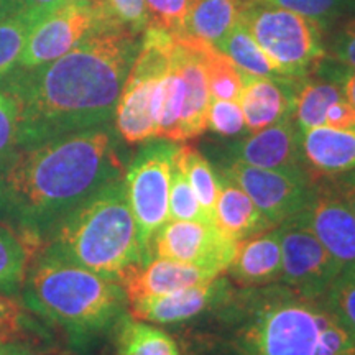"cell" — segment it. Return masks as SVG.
<instances>
[{
	"mask_svg": "<svg viewBox=\"0 0 355 355\" xmlns=\"http://www.w3.org/2000/svg\"><path fill=\"white\" fill-rule=\"evenodd\" d=\"M140 48L139 35L102 21L76 46L0 83L19 104V148L109 125Z\"/></svg>",
	"mask_w": 355,
	"mask_h": 355,
	"instance_id": "cell-1",
	"label": "cell"
},
{
	"mask_svg": "<svg viewBox=\"0 0 355 355\" xmlns=\"http://www.w3.org/2000/svg\"><path fill=\"white\" fill-rule=\"evenodd\" d=\"M183 355H355V340L322 298L283 283L232 286L178 326Z\"/></svg>",
	"mask_w": 355,
	"mask_h": 355,
	"instance_id": "cell-2",
	"label": "cell"
},
{
	"mask_svg": "<svg viewBox=\"0 0 355 355\" xmlns=\"http://www.w3.org/2000/svg\"><path fill=\"white\" fill-rule=\"evenodd\" d=\"M125 170L109 125L19 148L0 171V224L20 239L32 259L71 211L121 180Z\"/></svg>",
	"mask_w": 355,
	"mask_h": 355,
	"instance_id": "cell-3",
	"label": "cell"
},
{
	"mask_svg": "<svg viewBox=\"0 0 355 355\" xmlns=\"http://www.w3.org/2000/svg\"><path fill=\"white\" fill-rule=\"evenodd\" d=\"M19 298L30 313L63 336L69 350L81 354L114 331L127 313L121 283L43 248L28 261Z\"/></svg>",
	"mask_w": 355,
	"mask_h": 355,
	"instance_id": "cell-4",
	"label": "cell"
},
{
	"mask_svg": "<svg viewBox=\"0 0 355 355\" xmlns=\"http://www.w3.org/2000/svg\"><path fill=\"white\" fill-rule=\"evenodd\" d=\"M43 250L115 282L133 266L146 263L123 178L71 211Z\"/></svg>",
	"mask_w": 355,
	"mask_h": 355,
	"instance_id": "cell-5",
	"label": "cell"
},
{
	"mask_svg": "<svg viewBox=\"0 0 355 355\" xmlns=\"http://www.w3.org/2000/svg\"><path fill=\"white\" fill-rule=\"evenodd\" d=\"M242 24L266 56L286 78H306L326 60L322 25L261 0H252Z\"/></svg>",
	"mask_w": 355,
	"mask_h": 355,
	"instance_id": "cell-6",
	"label": "cell"
},
{
	"mask_svg": "<svg viewBox=\"0 0 355 355\" xmlns=\"http://www.w3.org/2000/svg\"><path fill=\"white\" fill-rule=\"evenodd\" d=\"M176 146V141L162 139L144 145L123 175L146 261H150V243L155 234L170 220L171 163Z\"/></svg>",
	"mask_w": 355,
	"mask_h": 355,
	"instance_id": "cell-7",
	"label": "cell"
},
{
	"mask_svg": "<svg viewBox=\"0 0 355 355\" xmlns=\"http://www.w3.org/2000/svg\"><path fill=\"white\" fill-rule=\"evenodd\" d=\"M237 248L239 242L222 234L214 224L168 220L150 243V260L159 257L198 266L214 275H225Z\"/></svg>",
	"mask_w": 355,
	"mask_h": 355,
	"instance_id": "cell-8",
	"label": "cell"
},
{
	"mask_svg": "<svg viewBox=\"0 0 355 355\" xmlns=\"http://www.w3.org/2000/svg\"><path fill=\"white\" fill-rule=\"evenodd\" d=\"M219 175L241 186L273 227L285 224L304 209L316 181L235 159H225Z\"/></svg>",
	"mask_w": 355,
	"mask_h": 355,
	"instance_id": "cell-9",
	"label": "cell"
},
{
	"mask_svg": "<svg viewBox=\"0 0 355 355\" xmlns=\"http://www.w3.org/2000/svg\"><path fill=\"white\" fill-rule=\"evenodd\" d=\"M105 20L110 21L91 0H69L38 21L15 69H35L51 63Z\"/></svg>",
	"mask_w": 355,
	"mask_h": 355,
	"instance_id": "cell-10",
	"label": "cell"
},
{
	"mask_svg": "<svg viewBox=\"0 0 355 355\" xmlns=\"http://www.w3.org/2000/svg\"><path fill=\"white\" fill-rule=\"evenodd\" d=\"M282 229V282L313 298H322L343 265L298 219H290Z\"/></svg>",
	"mask_w": 355,
	"mask_h": 355,
	"instance_id": "cell-11",
	"label": "cell"
},
{
	"mask_svg": "<svg viewBox=\"0 0 355 355\" xmlns=\"http://www.w3.org/2000/svg\"><path fill=\"white\" fill-rule=\"evenodd\" d=\"M340 265L355 263V216L326 178L314 181L304 209L295 216Z\"/></svg>",
	"mask_w": 355,
	"mask_h": 355,
	"instance_id": "cell-12",
	"label": "cell"
},
{
	"mask_svg": "<svg viewBox=\"0 0 355 355\" xmlns=\"http://www.w3.org/2000/svg\"><path fill=\"white\" fill-rule=\"evenodd\" d=\"M227 159L314 180L304 165L301 153V132L293 114L273 125L250 133L247 139L235 141L230 145Z\"/></svg>",
	"mask_w": 355,
	"mask_h": 355,
	"instance_id": "cell-13",
	"label": "cell"
},
{
	"mask_svg": "<svg viewBox=\"0 0 355 355\" xmlns=\"http://www.w3.org/2000/svg\"><path fill=\"white\" fill-rule=\"evenodd\" d=\"M234 283L225 275L166 295L146 296L127 304V313L139 321L180 326L198 318L230 291Z\"/></svg>",
	"mask_w": 355,
	"mask_h": 355,
	"instance_id": "cell-14",
	"label": "cell"
},
{
	"mask_svg": "<svg viewBox=\"0 0 355 355\" xmlns=\"http://www.w3.org/2000/svg\"><path fill=\"white\" fill-rule=\"evenodd\" d=\"M171 61L184 84V102L180 121V141L202 135L207 130L211 91L204 60L196 38L191 35L175 37Z\"/></svg>",
	"mask_w": 355,
	"mask_h": 355,
	"instance_id": "cell-15",
	"label": "cell"
},
{
	"mask_svg": "<svg viewBox=\"0 0 355 355\" xmlns=\"http://www.w3.org/2000/svg\"><path fill=\"white\" fill-rule=\"evenodd\" d=\"M303 78H257L245 74L241 104L248 132H259L293 114Z\"/></svg>",
	"mask_w": 355,
	"mask_h": 355,
	"instance_id": "cell-16",
	"label": "cell"
},
{
	"mask_svg": "<svg viewBox=\"0 0 355 355\" xmlns=\"http://www.w3.org/2000/svg\"><path fill=\"white\" fill-rule=\"evenodd\" d=\"M220 277L198 266L181 263L170 259L155 257L146 263L133 266L121 278V286L127 296V304L146 296L166 295L183 290L207 279Z\"/></svg>",
	"mask_w": 355,
	"mask_h": 355,
	"instance_id": "cell-17",
	"label": "cell"
},
{
	"mask_svg": "<svg viewBox=\"0 0 355 355\" xmlns=\"http://www.w3.org/2000/svg\"><path fill=\"white\" fill-rule=\"evenodd\" d=\"M229 278L241 288L282 282V229L272 227L239 243Z\"/></svg>",
	"mask_w": 355,
	"mask_h": 355,
	"instance_id": "cell-18",
	"label": "cell"
},
{
	"mask_svg": "<svg viewBox=\"0 0 355 355\" xmlns=\"http://www.w3.org/2000/svg\"><path fill=\"white\" fill-rule=\"evenodd\" d=\"M301 153L314 180L334 178L355 170V128L327 125L301 132Z\"/></svg>",
	"mask_w": 355,
	"mask_h": 355,
	"instance_id": "cell-19",
	"label": "cell"
},
{
	"mask_svg": "<svg viewBox=\"0 0 355 355\" xmlns=\"http://www.w3.org/2000/svg\"><path fill=\"white\" fill-rule=\"evenodd\" d=\"M217 176L219 194L214 209V224L222 234L241 243L273 227L241 186L229 178Z\"/></svg>",
	"mask_w": 355,
	"mask_h": 355,
	"instance_id": "cell-20",
	"label": "cell"
},
{
	"mask_svg": "<svg viewBox=\"0 0 355 355\" xmlns=\"http://www.w3.org/2000/svg\"><path fill=\"white\" fill-rule=\"evenodd\" d=\"M252 0H189L186 33L216 46L242 19Z\"/></svg>",
	"mask_w": 355,
	"mask_h": 355,
	"instance_id": "cell-21",
	"label": "cell"
},
{
	"mask_svg": "<svg viewBox=\"0 0 355 355\" xmlns=\"http://www.w3.org/2000/svg\"><path fill=\"white\" fill-rule=\"evenodd\" d=\"M117 355H183L170 332L139 321L125 313L114 327Z\"/></svg>",
	"mask_w": 355,
	"mask_h": 355,
	"instance_id": "cell-22",
	"label": "cell"
},
{
	"mask_svg": "<svg viewBox=\"0 0 355 355\" xmlns=\"http://www.w3.org/2000/svg\"><path fill=\"white\" fill-rule=\"evenodd\" d=\"M344 91L334 79L306 76L301 81L295 97L293 119L300 132L326 125V112L332 104L344 99Z\"/></svg>",
	"mask_w": 355,
	"mask_h": 355,
	"instance_id": "cell-23",
	"label": "cell"
},
{
	"mask_svg": "<svg viewBox=\"0 0 355 355\" xmlns=\"http://www.w3.org/2000/svg\"><path fill=\"white\" fill-rule=\"evenodd\" d=\"M46 13L50 10L24 6L0 19V83L15 69L30 33Z\"/></svg>",
	"mask_w": 355,
	"mask_h": 355,
	"instance_id": "cell-24",
	"label": "cell"
},
{
	"mask_svg": "<svg viewBox=\"0 0 355 355\" xmlns=\"http://www.w3.org/2000/svg\"><path fill=\"white\" fill-rule=\"evenodd\" d=\"M0 340L56 343V337L48 324L21 304L20 298L0 293Z\"/></svg>",
	"mask_w": 355,
	"mask_h": 355,
	"instance_id": "cell-25",
	"label": "cell"
},
{
	"mask_svg": "<svg viewBox=\"0 0 355 355\" xmlns=\"http://www.w3.org/2000/svg\"><path fill=\"white\" fill-rule=\"evenodd\" d=\"M216 46L224 55H227L243 74L257 78L282 76L277 66L265 55L259 43L247 30V26L242 24V20Z\"/></svg>",
	"mask_w": 355,
	"mask_h": 355,
	"instance_id": "cell-26",
	"label": "cell"
},
{
	"mask_svg": "<svg viewBox=\"0 0 355 355\" xmlns=\"http://www.w3.org/2000/svg\"><path fill=\"white\" fill-rule=\"evenodd\" d=\"M196 38V37H194ZM198 48L201 51L207 73V83L212 99L239 102L245 83V74L242 73L227 55L212 43L196 38Z\"/></svg>",
	"mask_w": 355,
	"mask_h": 355,
	"instance_id": "cell-27",
	"label": "cell"
},
{
	"mask_svg": "<svg viewBox=\"0 0 355 355\" xmlns=\"http://www.w3.org/2000/svg\"><path fill=\"white\" fill-rule=\"evenodd\" d=\"M170 220H194L207 222L196 194H194L188 180L184 165L183 145H178L173 155L171 163V181H170Z\"/></svg>",
	"mask_w": 355,
	"mask_h": 355,
	"instance_id": "cell-28",
	"label": "cell"
},
{
	"mask_svg": "<svg viewBox=\"0 0 355 355\" xmlns=\"http://www.w3.org/2000/svg\"><path fill=\"white\" fill-rule=\"evenodd\" d=\"M30 255L19 237L0 224V293L19 298Z\"/></svg>",
	"mask_w": 355,
	"mask_h": 355,
	"instance_id": "cell-29",
	"label": "cell"
},
{
	"mask_svg": "<svg viewBox=\"0 0 355 355\" xmlns=\"http://www.w3.org/2000/svg\"><path fill=\"white\" fill-rule=\"evenodd\" d=\"M183 155L191 188L196 194L199 206L206 214L207 220L214 224V209L217 194H219V176L212 170L209 159L193 146L183 145Z\"/></svg>",
	"mask_w": 355,
	"mask_h": 355,
	"instance_id": "cell-30",
	"label": "cell"
},
{
	"mask_svg": "<svg viewBox=\"0 0 355 355\" xmlns=\"http://www.w3.org/2000/svg\"><path fill=\"white\" fill-rule=\"evenodd\" d=\"M322 301L355 340V263L340 268Z\"/></svg>",
	"mask_w": 355,
	"mask_h": 355,
	"instance_id": "cell-31",
	"label": "cell"
},
{
	"mask_svg": "<svg viewBox=\"0 0 355 355\" xmlns=\"http://www.w3.org/2000/svg\"><path fill=\"white\" fill-rule=\"evenodd\" d=\"M91 2H94L110 21L130 30L135 35L144 33L146 26L153 21L145 0H91Z\"/></svg>",
	"mask_w": 355,
	"mask_h": 355,
	"instance_id": "cell-32",
	"label": "cell"
},
{
	"mask_svg": "<svg viewBox=\"0 0 355 355\" xmlns=\"http://www.w3.org/2000/svg\"><path fill=\"white\" fill-rule=\"evenodd\" d=\"M19 152V104L15 96L0 86V171Z\"/></svg>",
	"mask_w": 355,
	"mask_h": 355,
	"instance_id": "cell-33",
	"label": "cell"
},
{
	"mask_svg": "<svg viewBox=\"0 0 355 355\" xmlns=\"http://www.w3.org/2000/svg\"><path fill=\"white\" fill-rule=\"evenodd\" d=\"M207 128L220 137L239 135L245 128L242 107L235 101L211 99Z\"/></svg>",
	"mask_w": 355,
	"mask_h": 355,
	"instance_id": "cell-34",
	"label": "cell"
},
{
	"mask_svg": "<svg viewBox=\"0 0 355 355\" xmlns=\"http://www.w3.org/2000/svg\"><path fill=\"white\" fill-rule=\"evenodd\" d=\"M261 2L300 13L324 25L340 15L347 0H261Z\"/></svg>",
	"mask_w": 355,
	"mask_h": 355,
	"instance_id": "cell-35",
	"label": "cell"
},
{
	"mask_svg": "<svg viewBox=\"0 0 355 355\" xmlns=\"http://www.w3.org/2000/svg\"><path fill=\"white\" fill-rule=\"evenodd\" d=\"M152 13L153 24L168 30L173 37L186 33V17H188L189 0H145Z\"/></svg>",
	"mask_w": 355,
	"mask_h": 355,
	"instance_id": "cell-36",
	"label": "cell"
},
{
	"mask_svg": "<svg viewBox=\"0 0 355 355\" xmlns=\"http://www.w3.org/2000/svg\"><path fill=\"white\" fill-rule=\"evenodd\" d=\"M332 60L336 63L355 68V20H350L347 25L337 33L332 43Z\"/></svg>",
	"mask_w": 355,
	"mask_h": 355,
	"instance_id": "cell-37",
	"label": "cell"
},
{
	"mask_svg": "<svg viewBox=\"0 0 355 355\" xmlns=\"http://www.w3.org/2000/svg\"><path fill=\"white\" fill-rule=\"evenodd\" d=\"M6 355H69V349L60 344L15 340V343H8Z\"/></svg>",
	"mask_w": 355,
	"mask_h": 355,
	"instance_id": "cell-38",
	"label": "cell"
},
{
	"mask_svg": "<svg viewBox=\"0 0 355 355\" xmlns=\"http://www.w3.org/2000/svg\"><path fill=\"white\" fill-rule=\"evenodd\" d=\"M318 71L326 74L327 78L334 79L336 83H339V86L343 87L345 99L354 105L355 109V68H349V66L339 64L336 66H322L319 64Z\"/></svg>",
	"mask_w": 355,
	"mask_h": 355,
	"instance_id": "cell-39",
	"label": "cell"
},
{
	"mask_svg": "<svg viewBox=\"0 0 355 355\" xmlns=\"http://www.w3.org/2000/svg\"><path fill=\"white\" fill-rule=\"evenodd\" d=\"M326 125L332 128H355V109L350 102L345 99L337 101L326 112Z\"/></svg>",
	"mask_w": 355,
	"mask_h": 355,
	"instance_id": "cell-40",
	"label": "cell"
},
{
	"mask_svg": "<svg viewBox=\"0 0 355 355\" xmlns=\"http://www.w3.org/2000/svg\"><path fill=\"white\" fill-rule=\"evenodd\" d=\"M326 180L355 216V170L334 178H326Z\"/></svg>",
	"mask_w": 355,
	"mask_h": 355,
	"instance_id": "cell-41",
	"label": "cell"
},
{
	"mask_svg": "<svg viewBox=\"0 0 355 355\" xmlns=\"http://www.w3.org/2000/svg\"><path fill=\"white\" fill-rule=\"evenodd\" d=\"M19 2L25 3V6H30V7H38V8H43V10H55V8L64 6L66 2H69V0H19Z\"/></svg>",
	"mask_w": 355,
	"mask_h": 355,
	"instance_id": "cell-42",
	"label": "cell"
},
{
	"mask_svg": "<svg viewBox=\"0 0 355 355\" xmlns=\"http://www.w3.org/2000/svg\"><path fill=\"white\" fill-rule=\"evenodd\" d=\"M25 3L19 2V0H0V19L10 15L12 12L19 10V8L24 7Z\"/></svg>",
	"mask_w": 355,
	"mask_h": 355,
	"instance_id": "cell-43",
	"label": "cell"
},
{
	"mask_svg": "<svg viewBox=\"0 0 355 355\" xmlns=\"http://www.w3.org/2000/svg\"><path fill=\"white\" fill-rule=\"evenodd\" d=\"M7 347H8V343H3V340H0V355H6Z\"/></svg>",
	"mask_w": 355,
	"mask_h": 355,
	"instance_id": "cell-44",
	"label": "cell"
},
{
	"mask_svg": "<svg viewBox=\"0 0 355 355\" xmlns=\"http://www.w3.org/2000/svg\"><path fill=\"white\" fill-rule=\"evenodd\" d=\"M69 355H71V354H69Z\"/></svg>",
	"mask_w": 355,
	"mask_h": 355,
	"instance_id": "cell-45",
	"label": "cell"
}]
</instances>
